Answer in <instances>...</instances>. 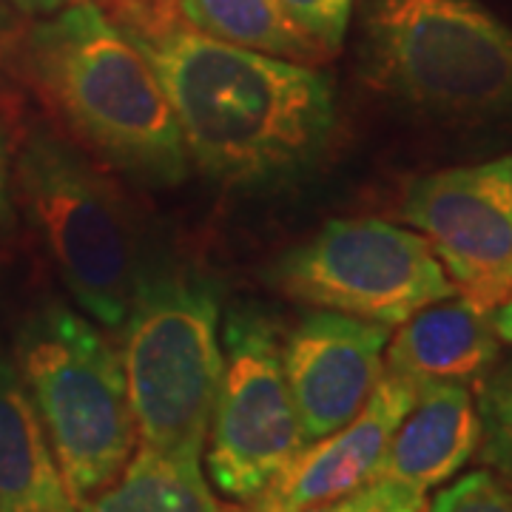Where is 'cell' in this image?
Returning a JSON list of instances; mask_svg holds the SVG:
<instances>
[{
  "instance_id": "1",
  "label": "cell",
  "mask_w": 512,
  "mask_h": 512,
  "mask_svg": "<svg viewBox=\"0 0 512 512\" xmlns=\"http://www.w3.org/2000/svg\"><path fill=\"white\" fill-rule=\"evenodd\" d=\"M103 9L146 55L188 157L217 183H285L328 151L336 100L313 66L202 35L163 12L160 0H114Z\"/></svg>"
},
{
  "instance_id": "2",
  "label": "cell",
  "mask_w": 512,
  "mask_h": 512,
  "mask_svg": "<svg viewBox=\"0 0 512 512\" xmlns=\"http://www.w3.org/2000/svg\"><path fill=\"white\" fill-rule=\"evenodd\" d=\"M3 63L111 168L154 188L188 177L191 157L160 77L97 0L18 29Z\"/></svg>"
},
{
  "instance_id": "3",
  "label": "cell",
  "mask_w": 512,
  "mask_h": 512,
  "mask_svg": "<svg viewBox=\"0 0 512 512\" xmlns=\"http://www.w3.org/2000/svg\"><path fill=\"white\" fill-rule=\"evenodd\" d=\"M365 80L421 117L493 123L512 114V26L478 0H359Z\"/></svg>"
},
{
  "instance_id": "4",
  "label": "cell",
  "mask_w": 512,
  "mask_h": 512,
  "mask_svg": "<svg viewBox=\"0 0 512 512\" xmlns=\"http://www.w3.org/2000/svg\"><path fill=\"white\" fill-rule=\"evenodd\" d=\"M220 285L188 268L140 271L123 322V373L137 436L200 458L222 382Z\"/></svg>"
},
{
  "instance_id": "5",
  "label": "cell",
  "mask_w": 512,
  "mask_h": 512,
  "mask_svg": "<svg viewBox=\"0 0 512 512\" xmlns=\"http://www.w3.org/2000/svg\"><path fill=\"white\" fill-rule=\"evenodd\" d=\"M12 362L80 507L123 473L137 444L123 362L103 330L60 302L23 319Z\"/></svg>"
},
{
  "instance_id": "6",
  "label": "cell",
  "mask_w": 512,
  "mask_h": 512,
  "mask_svg": "<svg viewBox=\"0 0 512 512\" xmlns=\"http://www.w3.org/2000/svg\"><path fill=\"white\" fill-rule=\"evenodd\" d=\"M12 191L83 313L120 330L140 279L126 208L92 160L55 128L32 126L12 160Z\"/></svg>"
},
{
  "instance_id": "7",
  "label": "cell",
  "mask_w": 512,
  "mask_h": 512,
  "mask_svg": "<svg viewBox=\"0 0 512 512\" xmlns=\"http://www.w3.org/2000/svg\"><path fill=\"white\" fill-rule=\"evenodd\" d=\"M268 282L299 305L399 328L421 308L456 296L430 242L384 220H333L285 251Z\"/></svg>"
},
{
  "instance_id": "8",
  "label": "cell",
  "mask_w": 512,
  "mask_h": 512,
  "mask_svg": "<svg viewBox=\"0 0 512 512\" xmlns=\"http://www.w3.org/2000/svg\"><path fill=\"white\" fill-rule=\"evenodd\" d=\"M208 473L225 498L248 504L308 444L282 370L276 325L237 305L222 325V382L211 416Z\"/></svg>"
},
{
  "instance_id": "9",
  "label": "cell",
  "mask_w": 512,
  "mask_h": 512,
  "mask_svg": "<svg viewBox=\"0 0 512 512\" xmlns=\"http://www.w3.org/2000/svg\"><path fill=\"white\" fill-rule=\"evenodd\" d=\"M399 208L458 296L487 311L512 299V154L416 177Z\"/></svg>"
},
{
  "instance_id": "10",
  "label": "cell",
  "mask_w": 512,
  "mask_h": 512,
  "mask_svg": "<svg viewBox=\"0 0 512 512\" xmlns=\"http://www.w3.org/2000/svg\"><path fill=\"white\" fill-rule=\"evenodd\" d=\"M390 328L336 311L305 313L282 345V370L308 444L345 427L384 373Z\"/></svg>"
},
{
  "instance_id": "11",
  "label": "cell",
  "mask_w": 512,
  "mask_h": 512,
  "mask_svg": "<svg viewBox=\"0 0 512 512\" xmlns=\"http://www.w3.org/2000/svg\"><path fill=\"white\" fill-rule=\"evenodd\" d=\"M416 402V384L384 370L353 419L302 447L279 476L237 512H296L333 501L376 478L384 450Z\"/></svg>"
},
{
  "instance_id": "12",
  "label": "cell",
  "mask_w": 512,
  "mask_h": 512,
  "mask_svg": "<svg viewBox=\"0 0 512 512\" xmlns=\"http://www.w3.org/2000/svg\"><path fill=\"white\" fill-rule=\"evenodd\" d=\"M501 345L493 311L456 293L399 325L384 348V370L413 384H478L501 359Z\"/></svg>"
},
{
  "instance_id": "13",
  "label": "cell",
  "mask_w": 512,
  "mask_h": 512,
  "mask_svg": "<svg viewBox=\"0 0 512 512\" xmlns=\"http://www.w3.org/2000/svg\"><path fill=\"white\" fill-rule=\"evenodd\" d=\"M481 441L476 399L467 384L419 382L416 402L384 450L376 478L427 493L461 473Z\"/></svg>"
},
{
  "instance_id": "14",
  "label": "cell",
  "mask_w": 512,
  "mask_h": 512,
  "mask_svg": "<svg viewBox=\"0 0 512 512\" xmlns=\"http://www.w3.org/2000/svg\"><path fill=\"white\" fill-rule=\"evenodd\" d=\"M0 512H80L18 367L0 353Z\"/></svg>"
},
{
  "instance_id": "15",
  "label": "cell",
  "mask_w": 512,
  "mask_h": 512,
  "mask_svg": "<svg viewBox=\"0 0 512 512\" xmlns=\"http://www.w3.org/2000/svg\"><path fill=\"white\" fill-rule=\"evenodd\" d=\"M80 512H220L200 458L165 456L154 447H137L123 473L106 490L83 501Z\"/></svg>"
},
{
  "instance_id": "16",
  "label": "cell",
  "mask_w": 512,
  "mask_h": 512,
  "mask_svg": "<svg viewBox=\"0 0 512 512\" xmlns=\"http://www.w3.org/2000/svg\"><path fill=\"white\" fill-rule=\"evenodd\" d=\"M177 18L202 35L293 63H322L328 52L305 35L279 0H177Z\"/></svg>"
},
{
  "instance_id": "17",
  "label": "cell",
  "mask_w": 512,
  "mask_h": 512,
  "mask_svg": "<svg viewBox=\"0 0 512 512\" xmlns=\"http://www.w3.org/2000/svg\"><path fill=\"white\" fill-rule=\"evenodd\" d=\"M476 410L481 421L478 458L493 473L512 481V356L476 384Z\"/></svg>"
},
{
  "instance_id": "18",
  "label": "cell",
  "mask_w": 512,
  "mask_h": 512,
  "mask_svg": "<svg viewBox=\"0 0 512 512\" xmlns=\"http://www.w3.org/2000/svg\"><path fill=\"white\" fill-rule=\"evenodd\" d=\"M430 512H512V481L493 470H473L444 487Z\"/></svg>"
},
{
  "instance_id": "19",
  "label": "cell",
  "mask_w": 512,
  "mask_h": 512,
  "mask_svg": "<svg viewBox=\"0 0 512 512\" xmlns=\"http://www.w3.org/2000/svg\"><path fill=\"white\" fill-rule=\"evenodd\" d=\"M427 510V493L410 490L404 484L387 481V478H373L365 487L353 493L322 501L305 510L296 512H424Z\"/></svg>"
},
{
  "instance_id": "20",
  "label": "cell",
  "mask_w": 512,
  "mask_h": 512,
  "mask_svg": "<svg viewBox=\"0 0 512 512\" xmlns=\"http://www.w3.org/2000/svg\"><path fill=\"white\" fill-rule=\"evenodd\" d=\"M279 3L285 6L293 23L328 52V57L342 49L356 0H279Z\"/></svg>"
},
{
  "instance_id": "21",
  "label": "cell",
  "mask_w": 512,
  "mask_h": 512,
  "mask_svg": "<svg viewBox=\"0 0 512 512\" xmlns=\"http://www.w3.org/2000/svg\"><path fill=\"white\" fill-rule=\"evenodd\" d=\"M15 220V191H12V157L9 143L0 131V228L12 225Z\"/></svg>"
},
{
  "instance_id": "22",
  "label": "cell",
  "mask_w": 512,
  "mask_h": 512,
  "mask_svg": "<svg viewBox=\"0 0 512 512\" xmlns=\"http://www.w3.org/2000/svg\"><path fill=\"white\" fill-rule=\"evenodd\" d=\"M12 9H18L23 15H35V18H46V15H52L57 9H63V6H69V3H77V0H6ZM100 6H106V3H114V0H97Z\"/></svg>"
},
{
  "instance_id": "23",
  "label": "cell",
  "mask_w": 512,
  "mask_h": 512,
  "mask_svg": "<svg viewBox=\"0 0 512 512\" xmlns=\"http://www.w3.org/2000/svg\"><path fill=\"white\" fill-rule=\"evenodd\" d=\"M15 35H18V18H15V9H12L6 0H0V63H3L6 49H9V43H12V37Z\"/></svg>"
},
{
  "instance_id": "24",
  "label": "cell",
  "mask_w": 512,
  "mask_h": 512,
  "mask_svg": "<svg viewBox=\"0 0 512 512\" xmlns=\"http://www.w3.org/2000/svg\"><path fill=\"white\" fill-rule=\"evenodd\" d=\"M493 322L495 330H498V336H501V342L512 345V299H507L501 308H495Z\"/></svg>"
}]
</instances>
